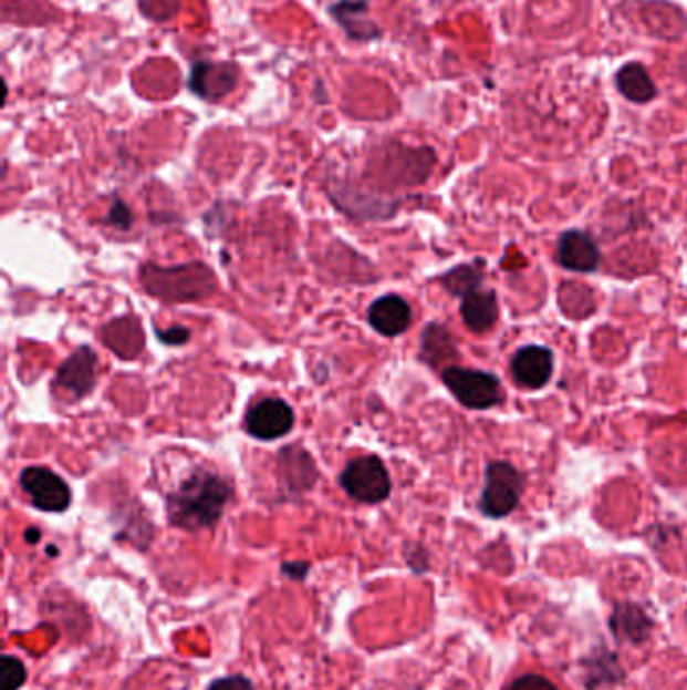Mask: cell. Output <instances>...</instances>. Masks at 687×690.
I'll use <instances>...</instances> for the list:
<instances>
[{
    "instance_id": "obj_1",
    "label": "cell",
    "mask_w": 687,
    "mask_h": 690,
    "mask_svg": "<svg viewBox=\"0 0 687 690\" xmlns=\"http://www.w3.org/2000/svg\"><path fill=\"white\" fill-rule=\"evenodd\" d=\"M230 498L232 487L226 478L208 468H196L166 498L169 525L184 532L212 529Z\"/></svg>"
},
{
    "instance_id": "obj_2",
    "label": "cell",
    "mask_w": 687,
    "mask_h": 690,
    "mask_svg": "<svg viewBox=\"0 0 687 690\" xmlns=\"http://www.w3.org/2000/svg\"><path fill=\"white\" fill-rule=\"evenodd\" d=\"M144 285L149 293L166 301H194L215 289V275L202 262H190L178 269L144 267Z\"/></svg>"
},
{
    "instance_id": "obj_3",
    "label": "cell",
    "mask_w": 687,
    "mask_h": 690,
    "mask_svg": "<svg viewBox=\"0 0 687 690\" xmlns=\"http://www.w3.org/2000/svg\"><path fill=\"white\" fill-rule=\"evenodd\" d=\"M339 483L351 498L375 505L389 497L392 493V478L377 456H360L351 461L345 471L339 476Z\"/></svg>"
},
{
    "instance_id": "obj_4",
    "label": "cell",
    "mask_w": 687,
    "mask_h": 690,
    "mask_svg": "<svg viewBox=\"0 0 687 690\" xmlns=\"http://www.w3.org/2000/svg\"><path fill=\"white\" fill-rule=\"evenodd\" d=\"M524 481L519 471L508 463L488 464L486 485L480 498V511L486 517L502 519L517 509Z\"/></svg>"
},
{
    "instance_id": "obj_5",
    "label": "cell",
    "mask_w": 687,
    "mask_h": 690,
    "mask_svg": "<svg viewBox=\"0 0 687 690\" xmlns=\"http://www.w3.org/2000/svg\"><path fill=\"white\" fill-rule=\"evenodd\" d=\"M441 380L450 388L456 400L466 408L486 410L502 402V388L495 374L451 365L444 370Z\"/></svg>"
},
{
    "instance_id": "obj_6",
    "label": "cell",
    "mask_w": 687,
    "mask_h": 690,
    "mask_svg": "<svg viewBox=\"0 0 687 690\" xmlns=\"http://www.w3.org/2000/svg\"><path fill=\"white\" fill-rule=\"evenodd\" d=\"M21 487L31 497L33 507L45 513H61L71 505L67 483L43 466H31L21 473Z\"/></svg>"
},
{
    "instance_id": "obj_7",
    "label": "cell",
    "mask_w": 687,
    "mask_h": 690,
    "mask_svg": "<svg viewBox=\"0 0 687 690\" xmlns=\"http://www.w3.org/2000/svg\"><path fill=\"white\" fill-rule=\"evenodd\" d=\"M294 424L293 408L281 398H264L250 408L244 419V429L259 441H277L289 434Z\"/></svg>"
},
{
    "instance_id": "obj_8",
    "label": "cell",
    "mask_w": 687,
    "mask_h": 690,
    "mask_svg": "<svg viewBox=\"0 0 687 690\" xmlns=\"http://www.w3.org/2000/svg\"><path fill=\"white\" fill-rule=\"evenodd\" d=\"M238 85L237 65L196 63L190 73V90L208 102H218Z\"/></svg>"
},
{
    "instance_id": "obj_9",
    "label": "cell",
    "mask_w": 687,
    "mask_h": 690,
    "mask_svg": "<svg viewBox=\"0 0 687 690\" xmlns=\"http://www.w3.org/2000/svg\"><path fill=\"white\" fill-rule=\"evenodd\" d=\"M95 351L83 346L56 372L55 384L73 398L90 394L95 385Z\"/></svg>"
},
{
    "instance_id": "obj_10",
    "label": "cell",
    "mask_w": 687,
    "mask_h": 690,
    "mask_svg": "<svg viewBox=\"0 0 687 690\" xmlns=\"http://www.w3.org/2000/svg\"><path fill=\"white\" fill-rule=\"evenodd\" d=\"M556 259L563 265L564 269L575 272H591L598 267L597 245L583 230H566L563 237L559 238V249Z\"/></svg>"
},
{
    "instance_id": "obj_11",
    "label": "cell",
    "mask_w": 687,
    "mask_h": 690,
    "mask_svg": "<svg viewBox=\"0 0 687 690\" xmlns=\"http://www.w3.org/2000/svg\"><path fill=\"white\" fill-rule=\"evenodd\" d=\"M369 323L387 338L402 336L412 326V307L399 295H384L369 307Z\"/></svg>"
},
{
    "instance_id": "obj_12",
    "label": "cell",
    "mask_w": 687,
    "mask_h": 690,
    "mask_svg": "<svg viewBox=\"0 0 687 690\" xmlns=\"http://www.w3.org/2000/svg\"><path fill=\"white\" fill-rule=\"evenodd\" d=\"M512 375L517 384L539 390L551 380L552 353L542 346H529L512 358Z\"/></svg>"
},
{
    "instance_id": "obj_13",
    "label": "cell",
    "mask_w": 687,
    "mask_h": 690,
    "mask_svg": "<svg viewBox=\"0 0 687 690\" xmlns=\"http://www.w3.org/2000/svg\"><path fill=\"white\" fill-rule=\"evenodd\" d=\"M329 12L355 41H372L382 34L379 27L365 17L367 14L365 0H339Z\"/></svg>"
},
{
    "instance_id": "obj_14",
    "label": "cell",
    "mask_w": 687,
    "mask_h": 690,
    "mask_svg": "<svg viewBox=\"0 0 687 690\" xmlns=\"http://www.w3.org/2000/svg\"><path fill=\"white\" fill-rule=\"evenodd\" d=\"M611 628H613V634L617 640L642 645L652 636L654 624L642 608H637L633 604H623V606H617V610L613 614Z\"/></svg>"
},
{
    "instance_id": "obj_15",
    "label": "cell",
    "mask_w": 687,
    "mask_h": 690,
    "mask_svg": "<svg viewBox=\"0 0 687 690\" xmlns=\"http://www.w3.org/2000/svg\"><path fill=\"white\" fill-rule=\"evenodd\" d=\"M462 319L468 328L482 333L488 331L498 319V299L492 291L476 289L462 299Z\"/></svg>"
},
{
    "instance_id": "obj_16",
    "label": "cell",
    "mask_w": 687,
    "mask_h": 690,
    "mask_svg": "<svg viewBox=\"0 0 687 690\" xmlns=\"http://www.w3.org/2000/svg\"><path fill=\"white\" fill-rule=\"evenodd\" d=\"M617 90L635 103H647L657 95L654 80L649 78L647 69L642 63H627L625 68L620 69L617 73Z\"/></svg>"
},
{
    "instance_id": "obj_17",
    "label": "cell",
    "mask_w": 687,
    "mask_h": 690,
    "mask_svg": "<svg viewBox=\"0 0 687 690\" xmlns=\"http://www.w3.org/2000/svg\"><path fill=\"white\" fill-rule=\"evenodd\" d=\"M103 340L107 348L117 351L124 358H132L142 351V331L132 317H124L110 323L103 331Z\"/></svg>"
},
{
    "instance_id": "obj_18",
    "label": "cell",
    "mask_w": 687,
    "mask_h": 690,
    "mask_svg": "<svg viewBox=\"0 0 687 690\" xmlns=\"http://www.w3.org/2000/svg\"><path fill=\"white\" fill-rule=\"evenodd\" d=\"M421 358L431 365H438V363L448 360V358H456V348H454V341L446 328L441 326H429L424 336H421Z\"/></svg>"
},
{
    "instance_id": "obj_19",
    "label": "cell",
    "mask_w": 687,
    "mask_h": 690,
    "mask_svg": "<svg viewBox=\"0 0 687 690\" xmlns=\"http://www.w3.org/2000/svg\"><path fill=\"white\" fill-rule=\"evenodd\" d=\"M299 456H301V449H284L282 451L281 456H279L281 459L282 475L287 476L289 487L309 488L316 478L315 466H313V461H309L301 468H296Z\"/></svg>"
},
{
    "instance_id": "obj_20",
    "label": "cell",
    "mask_w": 687,
    "mask_h": 690,
    "mask_svg": "<svg viewBox=\"0 0 687 690\" xmlns=\"http://www.w3.org/2000/svg\"><path fill=\"white\" fill-rule=\"evenodd\" d=\"M480 284H482V265H460L441 277V285L458 297H466L480 289Z\"/></svg>"
},
{
    "instance_id": "obj_21",
    "label": "cell",
    "mask_w": 687,
    "mask_h": 690,
    "mask_svg": "<svg viewBox=\"0 0 687 690\" xmlns=\"http://www.w3.org/2000/svg\"><path fill=\"white\" fill-rule=\"evenodd\" d=\"M0 690H21L29 679V670L23 660L14 655H4L0 658Z\"/></svg>"
},
{
    "instance_id": "obj_22",
    "label": "cell",
    "mask_w": 687,
    "mask_h": 690,
    "mask_svg": "<svg viewBox=\"0 0 687 690\" xmlns=\"http://www.w3.org/2000/svg\"><path fill=\"white\" fill-rule=\"evenodd\" d=\"M206 690H257L254 682L244 674H228L212 680Z\"/></svg>"
},
{
    "instance_id": "obj_23",
    "label": "cell",
    "mask_w": 687,
    "mask_h": 690,
    "mask_svg": "<svg viewBox=\"0 0 687 690\" xmlns=\"http://www.w3.org/2000/svg\"><path fill=\"white\" fill-rule=\"evenodd\" d=\"M507 690H559L552 680L542 674H522L519 679L512 680Z\"/></svg>"
},
{
    "instance_id": "obj_24",
    "label": "cell",
    "mask_w": 687,
    "mask_h": 690,
    "mask_svg": "<svg viewBox=\"0 0 687 690\" xmlns=\"http://www.w3.org/2000/svg\"><path fill=\"white\" fill-rule=\"evenodd\" d=\"M107 223H112L113 227L124 228L125 230V228L132 225V213H129V208H127L122 200H115L112 210H110V215H107Z\"/></svg>"
},
{
    "instance_id": "obj_25",
    "label": "cell",
    "mask_w": 687,
    "mask_h": 690,
    "mask_svg": "<svg viewBox=\"0 0 687 690\" xmlns=\"http://www.w3.org/2000/svg\"><path fill=\"white\" fill-rule=\"evenodd\" d=\"M311 564L309 562H284L281 566L282 576L293 579V581H303L309 576Z\"/></svg>"
},
{
    "instance_id": "obj_26",
    "label": "cell",
    "mask_w": 687,
    "mask_h": 690,
    "mask_svg": "<svg viewBox=\"0 0 687 690\" xmlns=\"http://www.w3.org/2000/svg\"><path fill=\"white\" fill-rule=\"evenodd\" d=\"M158 338L162 341H166L168 346H184L186 341L190 340V331L186 328H169L164 331H158Z\"/></svg>"
},
{
    "instance_id": "obj_27",
    "label": "cell",
    "mask_w": 687,
    "mask_h": 690,
    "mask_svg": "<svg viewBox=\"0 0 687 690\" xmlns=\"http://www.w3.org/2000/svg\"><path fill=\"white\" fill-rule=\"evenodd\" d=\"M24 542L31 545L39 544V542H41V532H39L37 527H29V529L24 532Z\"/></svg>"
}]
</instances>
